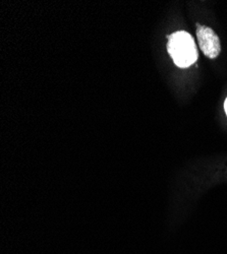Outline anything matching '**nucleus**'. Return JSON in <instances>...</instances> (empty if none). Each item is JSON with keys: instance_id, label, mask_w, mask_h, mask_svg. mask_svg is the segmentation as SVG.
I'll return each instance as SVG.
<instances>
[{"instance_id": "nucleus-2", "label": "nucleus", "mask_w": 227, "mask_h": 254, "mask_svg": "<svg viewBox=\"0 0 227 254\" xmlns=\"http://www.w3.org/2000/svg\"><path fill=\"white\" fill-rule=\"evenodd\" d=\"M197 38L200 48L205 56L214 59L219 56L221 51L220 40L217 34L209 27L198 26Z\"/></svg>"}, {"instance_id": "nucleus-1", "label": "nucleus", "mask_w": 227, "mask_h": 254, "mask_svg": "<svg viewBox=\"0 0 227 254\" xmlns=\"http://www.w3.org/2000/svg\"><path fill=\"white\" fill-rule=\"evenodd\" d=\"M167 49L178 67H189L197 61L198 51L193 37L184 31L171 34L168 37Z\"/></svg>"}, {"instance_id": "nucleus-3", "label": "nucleus", "mask_w": 227, "mask_h": 254, "mask_svg": "<svg viewBox=\"0 0 227 254\" xmlns=\"http://www.w3.org/2000/svg\"><path fill=\"white\" fill-rule=\"evenodd\" d=\"M224 110H225V113L227 115V98L225 100V103H224Z\"/></svg>"}]
</instances>
